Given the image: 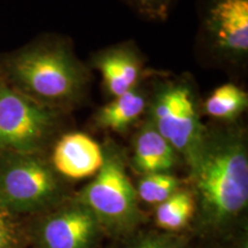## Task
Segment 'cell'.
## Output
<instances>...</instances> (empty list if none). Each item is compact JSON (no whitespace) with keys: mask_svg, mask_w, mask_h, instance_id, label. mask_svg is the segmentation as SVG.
Segmentation results:
<instances>
[{"mask_svg":"<svg viewBox=\"0 0 248 248\" xmlns=\"http://www.w3.org/2000/svg\"><path fill=\"white\" fill-rule=\"evenodd\" d=\"M145 63L135 42H122L95 52L89 67L99 71L108 97L115 98L141 84L146 74Z\"/></svg>","mask_w":248,"mask_h":248,"instance_id":"cell-9","label":"cell"},{"mask_svg":"<svg viewBox=\"0 0 248 248\" xmlns=\"http://www.w3.org/2000/svg\"><path fill=\"white\" fill-rule=\"evenodd\" d=\"M150 92L142 85L136 86L119 97L111 98L92 115V126L125 135L146 113Z\"/></svg>","mask_w":248,"mask_h":248,"instance_id":"cell-12","label":"cell"},{"mask_svg":"<svg viewBox=\"0 0 248 248\" xmlns=\"http://www.w3.org/2000/svg\"><path fill=\"white\" fill-rule=\"evenodd\" d=\"M195 200L190 188L181 187L155 208V224L161 231L179 233L195 216Z\"/></svg>","mask_w":248,"mask_h":248,"instance_id":"cell-14","label":"cell"},{"mask_svg":"<svg viewBox=\"0 0 248 248\" xmlns=\"http://www.w3.org/2000/svg\"><path fill=\"white\" fill-rule=\"evenodd\" d=\"M116 248H188L185 235L161 230H136L125 237Z\"/></svg>","mask_w":248,"mask_h":248,"instance_id":"cell-16","label":"cell"},{"mask_svg":"<svg viewBox=\"0 0 248 248\" xmlns=\"http://www.w3.org/2000/svg\"><path fill=\"white\" fill-rule=\"evenodd\" d=\"M195 216L203 229L224 230L248 206V145L239 121L207 125L202 146L188 167Z\"/></svg>","mask_w":248,"mask_h":248,"instance_id":"cell-1","label":"cell"},{"mask_svg":"<svg viewBox=\"0 0 248 248\" xmlns=\"http://www.w3.org/2000/svg\"><path fill=\"white\" fill-rule=\"evenodd\" d=\"M145 117L169 141L188 168L199 153L207 132V125L201 121L197 89L190 77L157 80L148 97Z\"/></svg>","mask_w":248,"mask_h":248,"instance_id":"cell-4","label":"cell"},{"mask_svg":"<svg viewBox=\"0 0 248 248\" xmlns=\"http://www.w3.org/2000/svg\"><path fill=\"white\" fill-rule=\"evenodd\" d=\"M67 115L26 97L0 78V152L45 153L62 133Z\"/></svg>","mask_w":248,"mask_h":248,"instance_id":"cell-6","label":"cell"},{"mask_svg":"<svg viewBox=\"0 0 248 248\" xmlns=\"http://www.w3.org/2000/svg\"><path fill=\"white\" fill-rule=\"evenodd\" d=\"M247 107V91L234 83H225L217 86L201 104V113L217 123H232L239 121Z\"/></svg>","mask_w":248,"mask_h":248,"instance_id":"cell-13","label":"cell"},{"mask_svg":"<svg viewBox=\"0 0 248 248\" xmlns=\"http://www.w3.org/2000/svg\"><path fill=\"white\" fill-rule=\"evenodd\" d=\"M104 235L97 217L76 197L45 212L35 230L38 248H98Z\"/></svg>","mask_w":248,"mask_h":248,"instance_id":"cell-8","label":"cell"},{"mask_svg":"<svg viewBox=\"0 0 248 248\" xmlns=\"http://www.w3.org/2000/svg\"><path fill=\"white\" fill-rule=\"evenodd\" d=\"M11 214L0 208V248H18V237L16 234Z\"/></svg>","mask_w":248,"mask_h":248,"instance_id":"cell-18","label":"cell"},{"mask_svg":"<svg viewBox=\"0 0 248 248\" xmlns=\"http://www.w3.org/2000/svg\"><path fill=\"white\" fill-rule=\"evenodd\" d=\"M0 78L43 106L68 114L88 99L92 73L69 39L44 35L0 54Z\"/></svg>","mask_w":248,"mask_h":248,"instance_id":"cell-2","label":"cell"},{"mask_svg":"<svg viewBox=\"0 0 248 248\" xmlns=\"http://www.w3.org/2000/svg\"><path fill=\"white\" fill-rule=\"evenodd\" d=\"M199 42L210 60L244 67L248 59V0H199Z\"/></svg>","mask_w":248,"mask_h":248,"instance_id":"cell-7","label":"cell"},{"mask_svg":"<svg viewBox=\"0 0 248 248\" xmlns=\"http://www.w3.org/2000/svg\"><path fill=\"white\" fill-rule=\"evenodd\" d=\"M135 13L150 21H166L176 0H123Z\"/></svg>","mask_w":248,"mask_h":248,"instance_id":"cell-17","label":"cell"},{"mask_svg":"<svg viewBox=\"0 0 248 248\" xmlns=\"http://www.w3.org/2000/svg\"><path fill=\"white\" fill-rule=\"evenodd\" d=\"M104 163L76 198L97 217L105 234L123 238L144 222L136 186L126 171V155L110 138L105 141Z\"/></svg>","mask_w":248,"mask_h":248,"instance_id":"cell-3","label":"cell"},{"mask_svg":"<svg viewBox=\"0 0 248 248\" xmlns=\"http://www.w3.org/2000/svg\"><path fill=\"white\" fill-rule=\"evenodd\" d=\"M51 147L48 160L63 179L93 177L104 163L102 146L84 132H62Z\"/></svg>","mask_w":248,"mask_h":248,"instance_id":"cell-10","label":"cell"},{"mask_svg":"<svg viewBox=\"0 0 248 248\" xmlns=\"http://www.w3.org/2000/svg\"><path fill=\"white\" fill-rule=\"evenodd\" d=\"M181 157L169 141L154 128L147 117L140 123L131 138L130 166L139 175L172 172Z\"/></svg>","mask_w":248,"mask_h":248,"instance_id":"cell-11","label":"cell"},{"mask_svg":"<svg viewBox=\"0 0 248 248\" xmlns=\"http://www.w3.org/2000/svg\"><path fill=\"white\" fill-rule=\"evenodd\" d=\"M183 187L182 181L172 172L142 175L136 186L140 202L157 206Z\"/></svg>","mask_w":248,"mask_h":248,"instance_id":"cell-15","label":"cell"},{"mask_svg":"<svg viewBox=\"0 0 248 248\" xmlns=\"http://www.w3.org/2000/svg\"><path fill=\"white\" fill-rule=\"evenodd\" d=\"M66 199L64 179L44 153L0 152V208L11 215L45 213Z\"/></svg>","mask_w":248,"mask_h":248,"instance_id":"cell-5","label":"cell"}]
</instances>
